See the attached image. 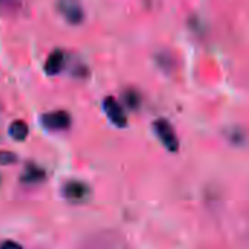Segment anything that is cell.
<instances>
[{
	"label": "cell",
	"mask_w": 249,
	"mask_h": 249,
	"mask_svg": "<svg viewBox=\"0 0 249 249\" xmlns=\"http://www.w3.org/2000/svg\"><path fill=\"white\" fill-rule=\"evenodd\" d=\"M153 130L156 133V136L160 139L162 144L172 153H175L178 149H179V139L175 133V130L172 128V125L163 120V118H159L153 123Z\"/></svg>",
	"instance_id": "cell-1"
},
{
	"label": "cell",
	"mask_w": 249,
	"mask_h": 249,
	"mask_svg": "<svg viewBox=\"0 0 249 249\" xmlns=\"http://www.w3.org/2000/svg\"><path fill=\"white\" fill-rule=\"evenodd\" d=\"M41 123L48 130H66L71 124V117L66 111H53L41 117Z\"/></svg>",
	"instance_id": "cell-2"
},
{
	"label": "cell",
	"mask_w": 249,
	"mask_h": 249,
	"mask_svg": "<svg viewBox=\"0 0 249 249\" xmlns=\"http://www.w3.org/2000/svg\"><path fill=\"white\" fill-rule=\"evenodd\" d=\"M104 109H105L109 121L114 125H117V127H125L127 125V115H125L123 107L120 105V102L115 98H112V96L105 98Z\"/></svg>",
	"instance_id": "cell-3"
},
{
	"label": "cell",
	"mask_w": 249,
	"mask_h": 249,
	"mask_svg": "<svg viewBox=\"0 0 249 249\" xmlns=\"http://www.w3.org/2000/svg\"><path fill=\"white\" fill-rule=\"evenodd\" d=\"M63 194L66 197V200L71 201V203H80L85 201L89 196V187L82 182V181H69L64 187H63Z\"/></svg>",
	"instance_id": "cell-4"
},
{
	"label": "cell",
	"mask_w": 249,
	"mask_h": 249,
	"mask_svg": "<svg viewBox=\"0 0 249 249\" xmlns=\"http://www.w3.org/2000/svg\"><path fill=\"white\" fill-rule=\"evenodd\" d=\"M60 13L66 18L67 22H70L71 25H79L83 18H85V13H83V9L79 3H74V1H60L57 4Z\"/></svg>",
	"instance_id": "cell-5"
},
{
	"label": "cell",
	"mask_w": 249,
	"mask_h": 249,
	"mask_svg": "<svg viewBox=\"0 0 249 249\" xmlns=\"http://www.w3.org/2000/svg\"><path fill=\"white\" fill-rule=\"evenodd\" d=\"M64 58L66 57H64V53L61 50H54L45 61V73L51 74V76L58 74L63 70Z\"/></svg>",
	"instance_id": "cell-6"
},
{
	"label": "cell",
	"mask_w": 249,
	"mask_h": 249,
	"mask_svg": "<svg viewBox=\"0 0 249 249\" xmlns=\"http://www.w3.org/2000/svg\"><path fill=\"white\" fill-rule=\"evenodd\" d=\"M44 179H45V171L34 163L26 165L20 175V181L25 184H38Z\"/></svg>",
	"instance_id": "cell-7"
},
{
	"label": "cell",
	"mask_w": 249,
	"mask_h": 249,
	"mask_svg": "<svg viewBox=\"0 0 249 249\" xmlns=\"http://www.w3.org/2000/svg\"><path fill=\"white\" fill-rule=\"evenodd\" d=\"M9 134L13 140L16 142H23L28 134H29V128H28V124L22 120H16L10 124L9 127Z\"/></svg>",
	"instance_id": "cell-8"
},
{
	"label": "cell",
	"mask_w": 249,
	"mask_h": 249,
	"mask_svg": "<svg viewBox=\"0 0 249 249\" xmlns=\"http://www.w3.org/2000/svg\"><path fill=\"white\" fill-rule=\"evenodd\" d=\"M124 102L128 108L137 109L142 104V95L136 89H127L124 92Z\"/></svg>",
	"instance_id": "cell-9"
},
{
	"label": "cell",
	"mask_w": 249,
	"mask_h": 249,
	"mask_svg": "<svg viewBox=\"0 0 249 249\" xmlns=\"http://www.w3.org/2000/svg\"><path fill=\"white\" fill-rule=\"evenodd\" d=\"M18 156L10 150H0V165H13Z\"/></svg>",
	"instance_id": "cell-10"
},
{
	"label": "cell",
	"mask_w": 249,
	"mask_h": 249,
	"mask_svg": "<svg viewBox=\"0 0 249 249\" xmlns=\"http://www.w3.org/2000/svg\"><path fill=\"white\" fill-rule=\"evenodd\" d=\"M0 249H23L20 244L15 242V241H3L0 244Z\"/></svg>",
	"instance_id": "cell-11"
}]
</instances>
